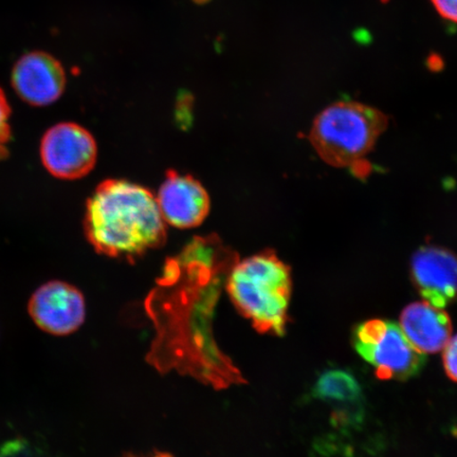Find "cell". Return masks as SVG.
<instances>
[{"instance_id": "cell-1", "label": "cell", "mask_w": 457, "mask_h": 457, "mask_svg": "<svg viewBox=\"0 0 457 457\" xmlns=\"http://www.w3.org/2000/svg\"><path fill=\"white\" fill-rule=\"evenodd\" d=\"M85 236L96 253L133 261L167 241L156 196L124 179H107L86 204Z\"/></svg>"}, {"instance_id": "cell-2", "label": "cell", "mask_w": 457, "mask_h": 457, "mask_svg": "<svg viewBox=\"0 0 457 457\" xmlns=\"http://www.w3.org/2000/svg\"><path fill=\"white\" fill-rule=\"evenodd\" d=\"M228 295L256 331L281 337L288 324L293 278L287 264L272 250L238 262L228 273Z\"/></svg>"}, {"instance_id": "cell-3", "label": "cell", "mask_w": 457, "mask_h": 457, "mask_svg": "<svg viewBox=\"0 0 457 457\" xmlns=\"http://www.w3.org/2000/svg\"><path fill=\"white\" fill-rule=\"evenodd\" d=\"M388 125L386 113L358 102H336L314 119L310 140L325 163L347 168L367 157Z\"/></svg>"}, {"instance_id": "cell-4", "label": "cell", "mask_w": 457, "mask_h": 457, "mask_svg": "<svg viewBox=\"0 0 457 457\" xmlns=\"http://www.w3.org/2000/svg\"><path fill=\"white\" fill-rule=\"evenodd\" d=\"M353 347L382 380H405L420 373L427 355L416 350L399 325L382 319L359 324Z\"/></svg>"}, {"instance_id": "cell-5", "label": "cell", "mask_w": 457, "mask_h": 457, "mask_svg": "<svg viewBox=\"0 0 457 457\" xmlns=\"http://www.w3.org/2000/svg\"><path fill=\"white\" fill-rule=\"evenodd\" d=\"M41 158L45 169L56 179L77 180L94 170L98 146L94 136L81 125L60 123L44 135Z\"/></svg>"}, {"instance_id": "cell-6", "label": "cell", "mask_w": 457, "mask_h": 457, "mask_svg": "<svg viewBox=\"0 0 457 457\" xmlns=\"http://www.w3.org/2000/svg\"><path fill=\"white\" fill-rule=\"evenodd\" d=\"M28 311L39 328L54 336L74 333L82 327L86 318L83 294L62 281L41 286L29 301Z\"/></svg>"}, {"instance_id": "cell-7", "label": "cell", "mask_w": 457, "mask_h": 457, "mask_svg": "<svg viewBox=\"0 0 457 457\" xmlns=\"http://www.w3.org/2000/svg\"><path fill=\"white\" fill-rule=\"evenodd\" d=\"M12 86L22 101L47 106L59 100L66 87L64 67L53 55L34 51L22 55L12 71Z\"/></svg>"}, {"instance_id": "cell-8", "label": "cell", "mask_w": 457, "mask_h": 457, "mask_svg": "<svg viewBox=\"0 0 457 457\" xmlns=\"http://www.w3.org/2000/svg\"><path fill=\"white\" fill-rule=\"evenodd\" d=\"M156 199L164 221L174 228L198 227L210 213V197L204 186L175 170L168 171Z\"/></svg>"}, {"instance_id": "cell-9", "label": "cell", "mask_w": 457, "mask_h": 457, "mask_svg": "<svg viewBox=\"0 0 457 457\" xmlns=\"http://www.w3.org/2000/svg\"><path fill=\"white\" fill-rule=\"evenodd\" d=\"M411 273L415 287L431 305L445 310L457 299V256L451 251L420 248L411 262Z\"/></svg>"}, {"instance_id": "cell-10", "label": "cell", "mask_w": 457, "mask_h": 457, "mask_svg": "<svg viewBox=\"0 0 457 457\" xmlns=\"http://www.w3.org/2000/svg\"><path fill=\"white\" fill-rule=\"evenodd\" d=\"M399 327L416 350L426 355L443 351L453 337V322L447 312L426 301L405 307L400 314Z\"/></svg>"}, {"instance_id": "cell-11", "label": "cell", "mask_w": 457, "mask_h": 457, "mask_svg": "<svg viewBox=\"0 0 457 457\" xmlns=\"http://www.w3.org/2000/svg\"><path fill=\"white\" fill-rule=\"evenodd\" d=\"M313 396L340 407L338 414L342 419H347V416L353 415L351 413L352 409L360 407L362 391L355 377L348 371L329 370L324 371L314 384Z\"/></svg>"}, {"instance_id": "cell-12", "label": "cell", "mask_w": 457, "mask_h": 457, "mask_svg": "<svg viewBox=\"0 0 457 457\" xmlns=\"http://www.w3.org/2000/svg\"><path fill=\"white\" fill-rule=\"evenodd\" d=\"M11 107L4 91L0 88V159L8 155L7 145L11 137L9 119Z\"/></svg>"}, {"instance_id": "cell-13", "label": "cell", "mask_w": 457, "mask_h": 457, "mask_svg": "<svg viewBox=\"0 0 457 457\" xmlns=\"http://www.w3.org/2000/svg\"><path fill=\"white\" fill-rule=\"evenodd\" d=\"M443 351L445 373L451 380L457 382V335L451 337Z\"/></svg>"}, {"instance_id": "cell-14", "label": "cell", "mask_w": 457, "mask_h": 457, "mask_svg": "<svg viewBox=\"0 0 457 457\" xmlns=\"http://www.w3.org/2000/svg\"><path fill=\"white\" fill-rule=\"evenodd\" d=\"M439 15L457 24V0H432Z\"/></svg>"}]
</instances>
